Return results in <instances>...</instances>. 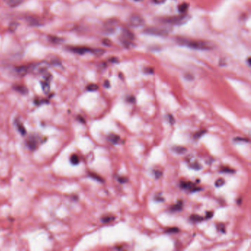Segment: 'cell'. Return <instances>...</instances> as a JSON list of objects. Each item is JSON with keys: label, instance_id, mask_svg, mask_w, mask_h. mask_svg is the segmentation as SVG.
<instances>
[{"label": "cell", "instance_id": "8d00e7d4", "mask_svg": "<svg viewBox=\"0 0 251 251\" xmlns=\"http://www.w3.org/2000/svg\"><path fill=\"white\" fill-rule=\"evenodd\" d=\"M248 65H249V67H250V58H248Z\"/></svg>", "mask_w": 251, "mask_h": 251}, {"label": "cell", "instance_id": "ba28073f", "mask_svg": "<svg viewBox=\"0 0 251 251\" xmlns=\"http://www.w3.org/2000/svg\"><path fill=\"white\" fill-rule=\"evenodd\" d=\"M29 70H30L29 67H26V66H21V67H16V72L17 73V75H19V76L23 77L29 72Z\"/></svg>", "mask_w": 251, "mask_h": 251}, {"label": "cell", "instance_id": "83f0119b", "mask_svg": "<svg viewBox=\"0 0 251 251\" xmlns=\"http://www.w3.org/2000/svg\"><path fill=\"white\" fill-rule=\"evenodd\" d=\"M162 175V172L160 171H156L155 172V176H156V178H160Z\"/></svg>", "mask_w": 251, "mask_h": 251}, {"label": "cell", "instance_id": "52a82bcc", "mask_svg": "<svg viewBox=\"0 0 251 251\" xmlns=\"http://www.w3.org/2000/svg\"><path fill=\"white\" fill-rule=\"evenodd\" d=\"M37 141L38 140H37L36 137L34 136H30L29 138H28L27 144L30 150H33L37 148V144H38Z\"/></svg>", "mask_w": 251, "mask_h": 251}, {"label": "cell", "instance_id": "5b68a950", "mask_svg": "<svg viewBox=\"0 0 251 251\" xmlns=\"http://www.w3.org/2000/svg\"><path fill=\"white\" fill-rule=\"evenodd\" d=\"M180 187L184 189H189L190 192H193L195 191H199L201 188L196 187L191 182H188V181H181L180 184Z\"/></svg>", "mask_w": 251, "mask_h": 251}, {"label": "cell", "instance_id": "9a60e30c", "mask_svg": "<svg viewBox=\"0 0 251 251\" xmlns=\"http://www.w3.org/2000/svg\"><path fill=\"white\" fill-rule=\"evenodd\" d=\"M190 219H191V220H192V221L195 222H202L203 220H204V218H203V217L200 216V215H197V214L191 215V217H190Z\"/></svg>", "mask_w": 251, "mask_h": 251}, {"label": "cell", "instance_id": "7a4b0ae2", "mask_svg": "<svg viewBox=\"0 0 251 251\" xmlns=\"http://www.w3.org/2000/svg\"><path fill=\"white\" fill-rule=\"evenodd\" d=\"M145 32L147 33L150 34V35H166L169 33L167 29L159 27H149L145 30Z\"/></svg>", "mask_w": 251, "mask_h": 251}, {"label": "cell", "instance_id": "d6986e66", "mask_svg": "<svg viewBox=\"0 0 251 251\" xmlns=\"http://www.w3.org/2000/svg\"><path fill=\"white\" fill-rule=\"evenodd\" d=\"M114 217H104L102 218V222H104V223H107V222H112L113 220H114Z\"/></svg>", "mask_w": 251, "mask_h": 251}, {"label": "cell", "instance_id": "d590c367", "mask_svg": "<svg viewBox=\"0 0 251 251\" xmlns=\"http://www.w3.org/2000/svg\"><path fill=\"white\" fill-rule=\"evenodd\" d=\"M156 200L158 201H164V198L162 197H156Z\"/></svg>", "mask_w": 251, "mask_h": 251}, {"label": "cell", "instance_id": "277c9868", "mask_svg": "<svg viewBox=\"0 0 251 251\" xmlns=\"http://www.w3.org/2000/svg\"><path fill=\"white\" fill-rule=\"evenodd\" d=\"M130 22L131 25L133 27H139V26L143 25L144 24V19L139 15H133L130 18Z\"/></svg>", "mask_w": 251, "mask_h": 251}, {"label": "cell", "instance_id": "74e56055", "mask_svg": "<svg viewBox=\"0 0 251 251\" xmlns=\"http://www.w3.org/2000/svg\"><path fill=\"white\" fill-rule=\"evenodd\" d=\"M136 2H140V1H141V0H135Z\"/></svg>", "mask_w": 251, "mask_h": 251}, {"label": "cell", "instance_id": "7c38bea8", "mask_svg": "<svg viewBox=\"0 0 251 251\" xmlns=\"http://www.w3.org/2000/svg\"><path fill=\"white\" fill-rule=\"evenodd\" d=\"M183 207V202L182 201H178L176 204L173 205L172 206L170 207V211H179L182 209Z\"/></svg>", "mask_w": 251, "mask_h": 251}, {"label": "cell", "instance_id": "603a6c76", "mask_svg": "<svg viewBox=\"0 0 251 251\" xmlns=\"http://www.w3.org/2000/svg\"><path fill=\"white\" fill-rule=\"evenodd\" d=\"M205 133V131H199V132H197V133H196L195 134H194V138L195 139H200V138L203 135V134H204Z\"/></svg>", "mask_w": 251, "mask_h": 251}, {"label": "cell", "instance_id": "484cf974", "mask_svg": "<svg viewBox=\"0 0 251 251\" xmlns=\"http://www.w3.org/2000/svg\"><path fill=\"white\" fill-rule=\"evenodd\" d=\"M234 141H246V142H248V141H249V140L248 139H245V138H239V137L236 138V139H234Z\"/></svg>", "mask_w": 251, "mask_h": 251}, {"label": "cell", "instance_id": "e0dca14e", "mask_svg": "<svg viewBox=\"0 0 251 251\" xmlns=\"http://www.w3.org/2000/svg\"><path fill=\"white\" fill-rule=\"evenodd\" d=\"M41 86H42V88L44 90V91L45 93L47 94L50 91V83L48 81H46V82H42L41 83Z\"/></svg>", "mask_w": 251, "mask_h": 251}, {"label": "cell", "instance_id": "4dcf8cb0", "mask_svg": "<svg viewBox=\"0 0 251 251\" xmlns=\"http://www.w3.org/2000/svg\"><path fill=\"white\" fill-rule=\"evenodd\" d=\"M127 100L129 102V103H135V97H130L128 98Z\"/></svg>", "mask_w": 251, "mask_h": 251}, {"label": "cell", "instance_id": "44dd1931", "mask_svg": "<svg viewBox=\"0 0 251 251\" xmlns=\"http://www.w3.org/2000/svg\"><path fill=\"white\" fill-rule=\"evenodd\" d=\"M225 184V180L223 178H219L217 179V180H216V182H215V186H217V187H220V186H223Z\"/></svg>", "mask_w": 251, "mask_h": 251}, {"label": "cell", "instance_id": "4fadbf2b", "mask_svg": "<svg viewBox=\"0 0 251 251\" xmlns=\"http://www.w3.org/2000/svg\"><path fill=\"white\" fill-rule=\"evenodd\" d=\"M108 140L111 141L113 144H117L119 141L120 140V137L117 135H115V134H111L108 136Z\"/></svg>", "mask_w": 251, "mask_h": 251}, {"label": "cell", "instance_id": "8992f818", "mask_svg": "<svg viewBox=\"0 0 251 251\" xmlns=\"http://www.w3.org/2000/svg\"><path fill=\"white\" fill-rule=\"evenodd\" d=\"M70 50L71 51H72L73 52H75V53L80 54V55L85 54V53H86V52H94V50H91V49L87 48V47H71Z\"/></svg>", "mask_w": 251, "mask_h": 251}, {"label": "cell", "instance_id": "d6a6232c", "mask_svg": "<svg viewBox=\"0 0 251 251\" xmlns=\"http://www.w3.org/2000/svg\"><path fill=\"white\" fill-rule=\"evenodd\" d=\"M217 228H218V229H220V231H222V232H225V227H224V225L222 224H220V225H217Z\"/></svg>", "mask_w": 251, "mask_h": 251}, {"label": "cell", "instance_id": "e575fe53", "mask_svg": "<svg viewBox=\"0 0 251 251\" xmlns=\"http://www.w3.org/2000/svg\"><path fill=\"white\" fill-rule=\"evenodd\" d=\"M105 86L106 88H108L109 86H110V84H109V83H108V81H105Z\"/></svg>", "mask_w": 251, "mask_h": 251}, {"label": "cell", "instance_id": "ffe728a7", "mask_svg": "<svg viewBox=\"0 0 251 251\" xmlns=\"http://www.w3.org/2000/svg\"><path fill=\"white\" fill-rule=\"evenodd\" d=\"M166 233H175L179 232V229L176 227H172V228H167L165 231Z\"/></svg>", "mask_w": 251, "mask_h": 251}, {"label": "cell", "instance_id": "2e32d148", "mask_svg": "<svg viewBox=\"0 0 251 251\" xmlns=\"http://www.w3.org/2000/svg\"><path fill=\"white\" fill-rule=\"evenodd\" d=\"M70 161L73 165H77L79 164V162H80V158H79L77 155L73 154L70 158Z\"/></svg>", "mask_w": 251, "mask_h": 251}, {"label": "cell", "instance_id": "30bf717a", "mask_svg": "<svg viewBox=\"0 0 251 251\" xmlns=\"http://www.w3.org/2000/svg\"><path fill=\"white\" fill-rule=\"evenodd\" d=\"M5 2L7 4L8 6L11 7H15L18 6L22 2V0H5Z\"/></svg>", "mask_w": 251, "mask_h": 251}, {"label": "cell", "instance_id": "7402d4cb", "mask_svg": "<svg viewBox=\"0 0 251 251\" xmlns=\"http://www.w3.org/2000/svg\"><path fill=\"white\" fill-rule=\"evenodd\" d=\"M98 89V86L95 84H90L87 86V90L90 91H94Z\"/></svg>", "mask_w": 251, "mask_h": 251}, {"label": "cell", "instance_id": "6da1fadb", "mask_svg": "<svg viewBox=\"0 0 251 251\" xmlns=\"http://www.w3.org/2000/svg\"><path fill=\"white\" fill-rule=\"evenodd\" d=\"M177 41L180 45L188 47L192 49H195V50H206L211 49L210 44H208L205 41L192 40V39L185 38H178L177 39Z\"/></svg>", "mask_w": 251, "mask_h": 251}, {"label": "cell", "instance_id": "5bb4252c", "mask_svg": "<svg viewBox=\"0 0 251 251\" xmlns=\"http://www.w3.org/2000/svg\"><path fill=\"white\" fill-rule=\"evenodd\" d=\"M16 126H17V128H18V131H19L20 133L22 134V135H25L26 130H25V128H24L23 124L21 123L19 121H16Z\"/></svg>", "mask_w": 251, "mask_h": 251}, {"label": "cell", "instance_id": "3957f363", "mask_svg": "<svg viewBox=\"0 0 251 251\" xmlns=\"http://www.w3.org/2000/svg\"><path fill=\"white\" fill-rule=\"evenodd\" d=\"M187 16H175L172 17V18H168L167 19L165 20L166 22L167 23H170L172 24H180L184 23L186 21Z\"/></svg>", "mask_w": 251, "mask_h": 251}, {"label": "cell", "instance_id": "836d02e7", "mask_svg": "<svg viewBox=\"0 0 251 251\" xmlns=\"http://www.w3.org/2000/svg\"><path fill=\"white\" fill-rule=\"evenodd\" d=\"M155 2L157 3V4H162L164 2H165L166 0H154Z\"/></svg>", "mask_w": 251, "mask_h": 251}, {"label": "cell", "instance_id": "9c48e42d", "mask_svg": "<svg viewBox=\"0 0 251 251\" xmlns=\"http://www.w3.org/2000/svg\"><path fill=\"white\" fill-rule=\"evenodd\" d=\"M122 35V38H124V40L125 41H128V42H130V41L133 40V38H134L133 34L132 33L130 30H126V29L123 30Z\"/></svg>", "mask_w": 251, "mask_h": 251}, {"label": "cell", "instance_id": "1f68e13d", "mask_svg": "<svg viewBox=\"0 0 251 251\" xmlns=\"http://www.w3.org/2000/svg\"><path fill=\"white\" fill-rule=\"evenodd\" d=\"M213 217V212L212 211H211V212H208L207 214H206V217H205V218L206 219H209V218H211Z\"/></svg>", "mask_w": 251, "mask_h": 251}, {"label": "cell", "instance_id": "4316f807", "mask_svg": "<svg viewBox=\"0 0 251 251\" xmlns=\"http://www.w3.org/2000/svg\"><path fill=\"white\" fill-rule=\"evenodd\" d=\"M191 167L193 168V169H201V166L199 164H192V165L191 166Z\"/></svg>", "mask_w": 251, "mask_h": 251}, {"label": "cell", "instance_id": "ac0fdd59", "mask_svg": "<svg viewBox=\"0 0 251 251\" xmlns=\"http://www.w3.org/2000/svg\"><path fill=\"white\" fill-rule=\"evenodd\" d=\"M188 8V5L186 3H184L182 4V5H180V6L178 7V10H179V12L180 13H184L186 12V10H187Z\"/></svg>", "mask_w": 251, "mask_h": 251}, {"label": "cell", "instance_id": "f546056e", "mask_svg": "<svg viewBox=\"0 0 251 251\" xmlns=\"http://www.w3.org/2000/svg\"><path fill=\"white\" fill-rule=\"evenodd\" d=\"M167 116H168V118H169V122H170L171 124H174L175 123V119L172 117V115H170V114H169V115H167Z\"/></svg>", "mask_w": 251, "mask_h": 251}, {"label": "cell", "instance_id": "f1b7e54d", "mask_svg": "<svg viewBox=\"0 0 251 251\" xmlns=\"http://www.w3.org/2000/svg\"><path fill=\"white\" fill-rule=\"evenodd\" d=\"M118 180L119 181L120 183H122V184H123V183H125V182H127L128 181V179L126 178V177H118Z\"/></svg>", "mask_w": 251, "mask_h": 251}, {"label": "cell", "instance_id": "8fae6325", "mask_svg": "<svg viewBox=\"0 0 251 251\" xmlns=\"http://www.w3.org/2000/svg\"><path fill=\"white\" fill-rule=\"evenodd\" d=\"M172 150H173V152H176L177 154H184L186 152V148H184V147H180V146H175L172 148Z\"/></svg>", "mask_w": 251, "mask_h": 251}, {"label": "cell", "instance_id": "d4e9b609", "mask_svg": "<svg viewBox=\"0 0 251 251\" xmlns=\"http://www.w3.org/2000/svg\"><path fill=\"white\" fill-rule=\"evenodd\" d=\"M89 175L91 177H93L94 179H96V180H97L98 181H101V182H103V179H102L100 177H99L98 175H97L96 174H94V173H90Z\"/></svg>", "mask_w": 251, "mask_h": 251}, {"label": "cell", "instance_id": "cb8c5ba5", "mask_svg": "<svg viewBox=\"0 0 251 251\" xmlns=\"http://www.w3.org/2000/svg\"><path fill=\"white\" fill-rule=\"evenodd\" d=\"M221 172H228V173L235 172V171L233 170V169H230V168H228V167H222Z\"/></svg>", "mask_w": 251, "mask_h": 251}]
</instances>
